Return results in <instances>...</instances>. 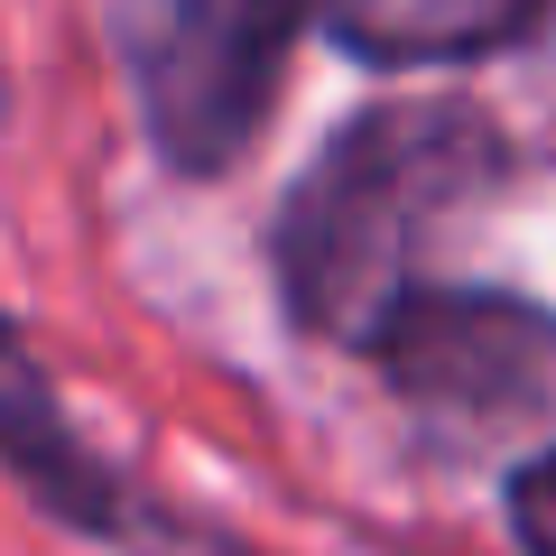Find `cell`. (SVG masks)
<instances>
[{
  "instance_id": "7",
  "label": "cell",
  "mask_w": 556,
  "mask_h": 556,
  "mask_svg": "<svg viewBox=\"0 0 556 556\" xmlns=\"http://www.w3.org/2000/svg\"><path fill=\"white\" fill-rule=\"evenodd\" d=\"M177 556H232V547H214V538H177Z\"/></svg>"
},
{
  "instance_id": "4",
  "label": "cell",
  "mask_w": 556,
  "mask_h": 556,
  "mask_svg": "<svg viewBox=\"0 0 556 556\" xmlns=\"http://www.w3.org/2000/svg\"><path fill=\"white\" fill-rule=\"evenodd\" d=\"M0 455H10V473H20L47 510L84 519V529H112V519H121L112 473L84 455V437L65 427L56 390L38 380V362L20 353V334H10V325H0Z\"/></svg>"
},
{
  "instance_id": "5",
  "label": "cell",
  "mask_w": 556,
  "mask_h": 556,
  "mask_svg": "<svg viewBox=\"0 0 556 556\" xmlns=\"http://www.w3.org/2000/svg\"><path fill=\"white\" fill-rule=\"evenodd\" d=\"M316 10L371 65H455L501 47L538 0H316Z\"/></svg>"
},
{
  "instance_id": "1",
  "label": "cell",
  "mask_w": 556,
  "mask_h": 556,
  "mask_svg": "<svg viewBox=\"0 0 556 556\" xmlns=\"http://www.w3.org/2000/svg\"><path fill=\"white\" fill-rule=\"evenodd\" d=\"M501 167V139L464 102H380L325 149L278 214V278L316 334L371 343L417 288V241Z\"/></svg>"
},
{
  "instance_id": "6",
  "label": "cell",
  "mask_w": 556,
  "mask_h": 556,
  "mask_svg": "<svg viewBox=\"0 0 556 556\" xmlns=\"http://www.w3.org/2000/svg\"><path fill=\"white\" fill-rule=\"evenodd\" d=\"M510 519H519V547H529V556H556V437L538 445L529 464H519V482H510Z\"/></svg>"
},
{
  "instance_id": "3",
  "label": "cell",
  "mask_w": 556,
  "mask_h": 556,
  "mask_svg": "<svg viewBox=\"0 0 556 556\" xmlns=\"http://www.w3.org/2000/svg\"><path fill=\"white\" fill-rule=\"evenodd\" d=\"M371 343L399 399L437 417L445 437L464 445L556 437V325L538 306L482 298V288H408Z\"/></svg>"
},
{
  "instance_id": "2",
  "label": "cell",
  "mask_w": 556,
  "mask_h": 556,
  "mask_svg": "<svg viewBox=\"0 0 556 556\" xmlns=\"http://www.w3.org/2000/svg\"><path fill=\"white\" fill-rule=\"evenodd\" d=\"M316 0H121L139 112L177 167H232L278 93L288 38Z\"/></svg>"
}]
</instances>
